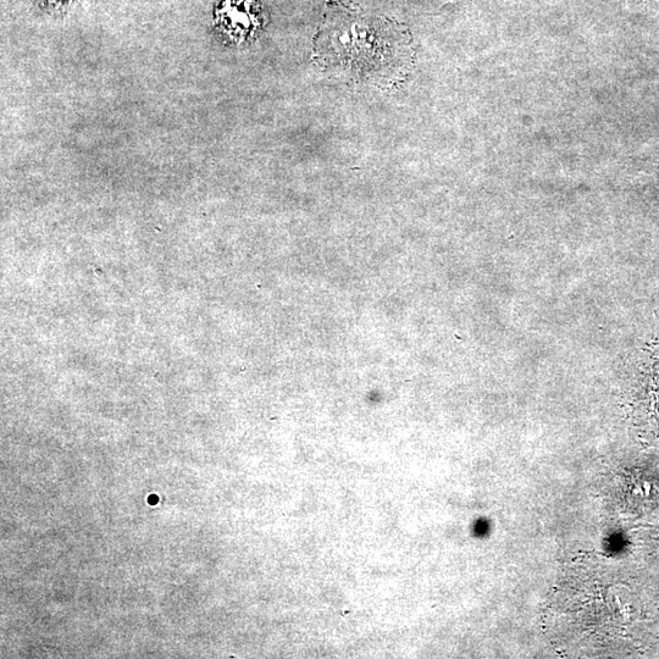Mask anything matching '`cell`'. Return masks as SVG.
<instances>
[{"mask_svg": "<svg viewBox=\"0 0 659 659\" xmlns=\"http://www.w3.org/2000/svg\"><path fill=\"white\" fill-rule=\"evenodd\" d=\"M219 31L231 40H249L262 24V13L256 0H224L215 13Z\"/></svg>", "mask_w": 659, "mask_h": 659, "instance_id": "2", "label": "cell"}, {"mask_svg": "<svg viewBox=\"0 0 659 659\" xmlns=\"http://www.w3.org/2000/svg\"><path fill=\"white\" fill-rule=\"evenodd\" d=\"M42 3L49 7H62V5L71 2V0H41Z\"/></svg>", "mask_w": 659, "mask_h": 659, "instance_id": "3", "label": "cell"}, {"mask_svg": "<svg viewBox=\"0 0 659 659\" xmlns=\"http://www.w3.org/2000/svg\"><path fill=\"white\" fill-rule=\"evenodd\" d=\"M314 59L330 74L387 85L406 76L413 53L403 27L340 7L326 15L315 38Z\"/></svg>", "mask_w": 659, "mask_h": 659, "instance_id": "1", "label": "cell"}]
</instances>
